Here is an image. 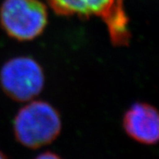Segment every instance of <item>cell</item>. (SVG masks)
Returning a JSON list of instances; mask_svg holds the SVG:
<instances>
[{
  "mask_svg": "<svg viewBox=\"0 0 159 159\" xmlns=\"http://www.w3.org/2000/svg\"><path fill=\"white\" fill-rule=\"evenodd\" d=\"M53 11L63 17H98L105 23L111 43L128 46L131 39L124 0H46Z\"/></svg>",
  "mask_w": 159,
  "mask_h": 159,
  "instance_id": "cell-1",
  "label": "cell"
},
{
  "mask_svg": "<svg viewBox=\"0 0 159 159\" xmlns=\"http://www.w3.org/2000/svg\"><path fill=\"white\" fill-rule=\"evenodd\" d=\"M62 121L57 110L45 101H29L13 119V132L19 143L39 148L54 142L59 135Z\"/></svg>",
  "mask_w": 159,
  "mask_h": 159,
  "instance_id": "cell-2",
  "label": "cell"
},
{
  "mask_svg": "<svg viewBox=\"0 0 159 159\" xmlns=\"http://www.w3.org/2000/svg\"><path fill=\"white\" fill-rule=\"evenodd\" d=\"M48 24V9L41 0H4L0 26L9 37L20 42L37 38Z\"/></svg>",
  "mask_w": 159,
  "mask_h": 159,
  "instance_id": "cell-3",
  "label": "cell"
},
{
  "mask_svg": "<svg viewBox=\"0 0 159 159\" xmlns=\"http://www.w3.org/2000/svg\"><path fill=\"white\" fill-rule=\"evenodd\" d=\"M44 73L33 57L20 56L7 60L0 70V85L8 97L16 102H29L43 89Z\"/></svg>",
  "mask_w": 159,
  "mask_h": 159,
  "instance_id": "cell-4",
  "label": "cell"
},
{
  "mask_svg": "<svg viewBox=\"0 0 159 159\" xmlns=\"http://www.w3.org/2000/svg\"><path fill=\"white\" fill-rule=\"evenodd\" d=\"M123 127L128 136L144 145L158 142L159 115L157 110L148 102H135L125 112Z\"/></svg>",
  "mask_w": 159,
  "mask_h": 159,
  "instance_id": "cell-5",
  "label": "cell"
},
{
  "mask_svg": "<svg viewBox=\"0 0 159 159\" xmlns=\"http://www.w3.org/2000/svg\"><path fill=\"white\" fill-rule=\"evenodd\" d=\"M34 159H62L57 154L54 153V152H51V151H47L44 153H42L38 155Z\"/></svg>",
  "mask_w": 159,
  "mask_h": 159,
  "instance_id": "cell-6",
  "label": "cell"
},
{
  "mask_svg": "<svg viewBox=\"0 0 159 159\" xmlns=\"http://www.w3.org/2000/svg\"><path fill=\"white\" fill-rule=\"evenodd\" d=\"M0 159H7V157H6V155L3 153L2 151H0Z\"/></svg>",
  "mask_w": 159,
  "mask_h": 159,
  "instance_id": "cell-7",
  "label": "cell"
}]
</instances>
